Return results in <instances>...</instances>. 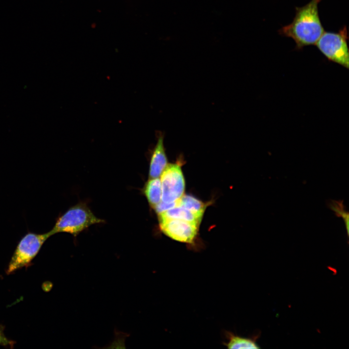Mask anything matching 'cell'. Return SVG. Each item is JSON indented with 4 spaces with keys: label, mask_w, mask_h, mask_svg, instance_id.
Segmentation results:
<instances>
[{
    "label": "cell",
    "mask_w": 349,
    "mask_h": 349,
    "mask_svg": "<svg viewBox=\"0 0 349 349\" xmlns=\"http://www.w3.org/2000/svg\"><path fill=\"white\" fill-rule=\"evenodd\" d=\"M321 0H311L301 7H296L292 22L279 31L281 35L291 38L296 43V48L315 45L324 32L318 10Z\"/></svg>",
    "instance_id": "6da1fadb"
},
{
    "label": "cell",
    "mask_w": 349,
    "mask_h": 349,
    "mask_svg": "<svg viewBox=\"0 0 349 349\" xmlns=\"http://www.w3.org/2000/svg\"><path fill=\"white\" fill-rule=\"evenodd\" d=\"M104 222V220L97 218L85 204L80 203L59 217L49 231L52 235L62 232L76 237L89 226Z\"/></svg>",
    "instance_id": "7a4b0ae2"
},
{
    "label": "cell",
    "mask_w": 349,
    "mask_h": 349,
    "mask_svg": "<svg viewBox=\"0 0 349 349\" xmlns=\"http://www.w3.org/2000/svg\"><path fill=\"white\" fill-rule=\"evenodd\" d=\"M348 32L346 26L337 32H324L315 44L329 60L349 67Z\"/></svg>",
    "instance_id": "3957f363"
},
{
    "label": "cell",
    "mask_w": 349,
    "mask_h": 349,
    "mask_svg": "<svg viewBox=\"0 0 349 349\" xmlns=\"http://www.w3.org/2000/svg\"><path fill=\"white\" fill-rule=\"evenodd\" d=\"M51 236L49 231L44 234L29 232L23 236L12 256L6 270L7 274L30 265L43 244Z\"/></svg>",
    "instance_id": "277c9868"
},
{
    "label": "cell",
    "mask_w": 349,
    "mask_h": 349,
    "mask_svg": "<svg viewBox=\"0 0 349 349\" xmlns=\"http://www.w3.org/2000/svg\"><path fill=\"white\" fill-rule=\"evenodd\" d=\"M161 200L166 203L176 202L183 195L185 183L179 162L169 164L161 174Z\"/></svg>",
    "instance_id": "5b68a950"
},
{
    "label": "cell",
    "mask_w": 349,
    "mask_h": 349,
    "mask_svg": "<svg viewBox=\"0 0 349 349\" xmlns=\"http://www.w3.org/2000/svg\"><path fill=\"white\" fill-rule=\"evenodd\" d=\"M159 221L162 232L171 238L196 248L199 225L184 220L168 219Z\"/></svg>",
    "instance_id": "8992f818"
},
{
    "label": "cell",
    "mask_w": 349,
    "mask_h": 349,
    "mask_svg": "<svg viewBox=\"0 0 349 349\" xmlns=\"http://www.w3.org/2000/svg\"><path fill=\"white\" fill-rule=\"evenodd\" d=\"M157 142L152 151L149 178H154L159 177L166 166L167 159L164 146V134L160 131L157 132Z\"/></svg>",
    "instance_id": "52a82bcc"
},
{
    "label": "cell",
    "mask_w": 349,
    "mask_h": 349,
    "mask_svg": "<svg viewBox=\"0 0 349 349\" xmlns=\"http://www.w3.org/2000/svg\"><path fill=\"white\" fill-rule=\"evenodd\" d=\"M159 220L175 219L184 220L200 225L202 218L192 213L186 208L176 206L158 214Z\"/></svg>",
    "instance_id": "ba28073f"
},
{
    "label": "cell",
    "mask_w": 349,
    "mask_h": 349,
    "mask_svg": "<svg viewBox=\"0 0 349 349\" xmlns=\"http://www.w3.org/2000/svg\"><path fill=\"white\" fill-rule=\"evenodd\" d=\"M227 342L223 345L228 349H259L256 343V338H246L241 337L230 332H225Z\"/></svg>",
    "instance_id": "9c48e42d"
},
{
    "label": "cell",
    "mask_w": 349,
    "mask_h": 349,
    "mask_svg": "<svg viewBox=\"0 0 349 349\" xmlns=\"http://www.w3.org/2000/svg\"><path fill=\"white\" fill-rule=\"evenodd\" d=\"M143 191L150 205L154 208L161 201L160 179L159 177L149 178L144 187Z\"/></svg>",
    "instance_id": "30bf717a"
},
{
    "label": "cell",
    "mask_w": 349,
    "mask_h": 349,
    "mask_svg": "<svg viewBox=\"0 0 349 349\" xmlns=\"http://www.w3.org/2000/svg\"><path fill=\"white\" fill-rule=\"evenodd\" d=\"M208 205L190 195H183L177 201V206L184 207L201 218Z\"/></svg>",
    "instance_id": "8fae6325"
},
{
    "label": "cell",
    "mask_w": 349,
    "mask_h": 349,
    "mask_svg": "<svg viewBox=\"0 0 349 349\" xmlns=\"http://www.w3.org/2000/svg\"><path fill=\"white\" fill-rule=\"evenodd\" d=\"M177 206V201L170 203H164L161 201L154 207V209L157 214H160L166 210L171 209Z\"/></svg>",
    "instance_id": "7c38bea8"
},
{
    "label": "cell",
    "mask_w": 349,
    "mask_h": 349,
    "mask_svg": "<svg viewBox=\"0 0 349 349\" xmlns=\"http://www.w3.org/2000/svg\"><path fill=\"white\" fill-rule=\"evenodd\" d=\"M15 344L14 341L8 339L5 335L4 327L0 325V345L12 348Z\"/></svg>",
    "instance_id": "4fadbf2b"
}]
</instances>
